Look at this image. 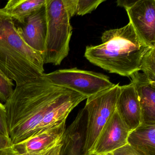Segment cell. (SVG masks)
Instances as JSON below:
<instances>
[{"mask_svg":"<svg viewBox=\"0 0 155 155\" xmlns=\"http://www.w3.org/2000/svg\"><path fill=\"white\" fill-rule=\"evenodd\" d=\"M100 155V154H95V153H89V154H82V155Z\"/></svg>","mask_w":155,"mask_h":155,"instance_id":"d4e9b609","label":"cell"},{"mask_svg":"<svg viewBox=\"0 0 155 155\" xmlns=\"http://www.w3.org/2000/svg\"><path fill=\"white\" fill-rule=\"evenodd\" d=\"M116 110L130 131L142 123L140 105L132 83L120 86Z\"/></svg>","mask_w":155,"mask_h":155,"instance_id":"30bf717a","label":"cell"},{"mask_svg":"<svg viewBox=\"0 0 155 155\" xmlns=\"http://www.w3.org/2000/svg\"><path fill=\"white\" fill-rule=\"evenodd\" d=\"M14 147L9 137L0 134V150L7 149Z\"/></svg>","mask_w":155,"mask_h":155,"instance_id":"44dd1931","label":"cell"},{"mask_svg":"<svg viewBox=\"0 0 155 155\" xmlns=\"http://www.w3.org/2000/svg\"><path fill=\"white\" fill-rule=\"evenodd\" d=\"M15 153H18L14 147L3 150H0V155H12Z\"/></svg>","mask_w":155,"mask_h":155,"instance_id":"603a6c76","label":"cell"},{"mask_svg":"<svg viewBox=\"0 0 155 155\" xmlns=\"http://www.w3.org/2000/svg\"><path fill=\"white\" fill-rule=\"evenodd\" d=\"M137 1H131V0H118L117 1V5L120 7L124 8L125 9L131 8Z\"/></svg>","mask_w":155,"mask_h":155,"instance_id":"7402d4cb","label":"cell"},{"mask_svg":"<svg viewBox=\"0 0 155 155\" xmlns=\"http://www.w3.org/2000/svg\"><path fill=\"white\" fill-rule=\"evenodd\" d=\"M42 76L53 84L72 90L87 98L115 85L104 74L77 68L58 70Z\"/></svg>","mask_w":155,"mask_h":155,"instance_id":"8992f818","label":"cell"},{"mask_svg":"<svg viewBox=\"0 0 155 155\" xmlns=\"http://www.w3.org/2000/svg\"><path fill=\"white\" fill-rule=\"evenodd\" d=\"M0 134L9 137L7 123V112L4 104L0 102Z\"/></svg>","mask_w":155,"mask_h":155,"instance_id":"ac0fdd59","label":"cell"},{"mask_svg":"<svg viewBox=\"0 0 155 155\" xmlns=\"http://www.w3.org/2000/svg\"><path fill=\"white\" fill-rule=\"evenodd\" d=\"M140 71L149 80L155 83V47L149 48L142 56Z\"/></svg>","mask_w":155,"mask_h":155,"instance_id":"9a60e30c","label":"cell"},{"mask_svg":"<svg viewBox=\"0 0 155 155\" xmlns=\"http://www.w3.org/2000/svg\"><path fill=\"white\" fill-rule=\"evenodd\" d=\"M47 0H10L2 11L14 21L23 24L26 19L45 5Z\"/></svg>","mask_w":155,"mask_h":155,"instance_id":"5bb4252c","label":"cell"},{"mask_svg":"<svg viewBox=\"0 0 155 155\" xmlns=\"http://www.w3.org/2000/svg\"><path fill=\"white\" fill-rule=\"evenodd\" d=\"M130 78L139 101L142 123L155 124V83L139 71L134 72Z\"/></svg>","mask_w":155,"mask_h":155,"instance_id":"8fae6325","label":"cell"},{"mask_svg":"<svg viewBox=\"0 0 155 155\" xmlns=\"http://www.w3.org/2000/svg\"><path fill=\"white\" fill-rule=\"evenodd\" d=\"M47 36L43 54L44 64L59 66L68 57L72 28L63 0H47Z\"/></svg>","mask_w":155,"mask_h":155,"instance_id":"277c9868","label":"cell"},{"mask_svg":"<svg viewBox=\"0 0 155 155\" xmlns=\"http://www.w3.org/2000/svg\"><path fill=\"white\" fill-rule=\"evenodd\" d=\"M43 56L21 37L15 21L0 9V71L21 86L42 76Z\"/></svg>","mask_w":155,"mask_h":155,"instance_id":"3957f363","label":"cell"},{"mask_svg":"<svg viewBox=\"0 0 155 155\" xmlns=\"http://www.w3.org/2000/svg\"><path fill=\"white\" fill-rule=\"evenodd\" d=\"M127 144L146 155H155V124L141 123L130 132Z\"/></svg>","mask_w":155,"mask_h":155,"instance_id":"4fadbf2b","label":"cell"},{"mask_svg":"<svg viewBox=\"0 0 155 155\" xmlns=\"http://www.w3.org/2000/svg\"><path fill=\"white\" fill-rule=\"evenodd\" d=\"M112 155V154H110V153H109V154H107V155Z\"/></svg>","mask_w":155,"mask_h":155,"instance_id":"484cf974","label":"cell"},{"mask_svg":"<svg viewBox=\"0 0 155 155\" xmlns=\"http://www.w3.org/2000/svg\"><path fill=\"white\" fill-rule=\"evenodd\" d=\"M66 130V121L39 131L14 148L18 153H38L51 147L62 139Z\"/></svg>","mask_w":155,"mask_h":155,"instance_id":"7c38bea8","label":"cell"},{"mask_svg":"<svg viewBox=\"0 0 155 155\" xmlns=\"http://www.w3.org/2000/svg\"><path fill=\"white\" fill-rule=\"evenodd\" d=\"M63 137L55 145L42 152L40 155H62L63 148Z\"/></svg>","mask_w":155,"mask_h":155,"instance_id":"ffe728a7","label":"cell"},{"mask_svg":"<svg viewBox=\"0 0 155 155\" xmlns=\"http://www.w3.org/2000/svg\"><path fill=\"white\" fill-rule=\"evenodd\" d=\"M110 154L112 155H146L128 144L116 150Z\"/></svg>","mask_w":155,"mask_h":155,"instance_id":"d6986e66","label":"cell"},{"mask_svg":"<svg viewBox=\"0 0 155 155\" xmlns=\"http://www.w3.org/2000/svg\"><path fill=\"white\" fill-rule=\"evenodd\" d=\"M126 11L138 37L148 47H155V0H137Z\"/></svg>","mask_w":155,"mask_h":155,"instance_id":"52a82bcc","label":"cell"},{"mask_svg":"<svg viewBox=\"0 0 155 155\" xmlns=\"http://www.w3.org/2000/svg\"><path fill=\"white\" fill-rule=\"evenodd\" d=\"M13 81L0 71V102H5L13 93Z\"/></svg>","mask_w":155,"mask_h":155,"instance_id":"e0dca14e","label":"cell"},{"mask_svg":"<svg viewBox=\"0 0 155 155\" xmlns=\"http://www.w3.org/2000/svg\"><path fill=\"white\" fill-rule=\"evenodd\" d=\"M101 39L100 45L86 47L84 56L91 63L124 77L140 71L141 58L150 47L138 37L130 22L106 31Z\"/></svg>","mask_w":155,"mask_h":155,"instance_id":"7a4b0ae2","label":"cell"},{"mask_svg":"<svg viewBox=\"0 0 155 155\" xmlns=\"http://www.w3.org/2000/svg\"><path fill=\"white\" fill-rule=\"evenodd\" d=\"M130 131L116 110L101 130L91 153L101 155L112 153L127 144Z\"/></svg>","mask_w":155,"mask_h":155,"instance_id":"ba28073f","label":"cell"},{"mask_svg":"<svg viewBox=\"0 0 155 155\" xmlns=\"http://www.w3.org/2000/svg\"><path fill=\"white\" fill-rule=\"evenodd\" d=\"M44 151H43V152H40V153H21V154H20V153H15V154H13V155H41V154L42 152H44Z\"/></svg>","mask_w":155,"mask_h":155,"instance_id":"cb8c5ba5","label":"cell"},{"mask_svg":"<svg viewBox=\"0 0 155 155\" xmlns=\"http://www.w3.org/2000/svg\"><path fill=\"white\" fill-rule=\"evenodd\" d=\"M79 94L57 86L42 76L16 86L4 104L12 144H19L36 134L50 112Z\"/></svg>","mask_w":155,"mask_h":155,"instance_id":"6da1fadb","label":"cell"},{"mask_svg":"<svg viewBox=\"0 0 155 155\" xmlns=\"http://www.w3.org/2000/svg\"><path fill=\"white\" fill-rule=\"evenodd\" d=\"M119 83L88 97L84 110L87 112L82 154L91 153L101 130L116 110L120 93Z\"/></svg>","mask_w":155,"mask_h":155,"instance_id":"5b68a950","label":"cell"},{"mask_svg":"<svg viewBox=\"0 0 155 155\" xmlns=\"http://www.w3.org/2000/svg\"><path fill=\"white\" fill-rule=\"evenodd\" d=\"M17 28L26 44L43 56L47 36L46 4L30 15L22 26Z\"/></svg>","mask_w":155,"mask_h":155,"instance_id":"9c48e42d","label":"cell"},{"mask_svg":"<svg viewBox=\"0 0 155 155\" xmlns=\"http://www.w3.org/2000/svg\"><path fill=\"white\" fill-rule=\"evenodd\" d=\"M105 1V0H77L75 7V15L82 16L91 13Z\"/></svg>","mask_w":155,"mask_h":155,"instance_id":"2e32d148","label":"cell"}]
</instances>
